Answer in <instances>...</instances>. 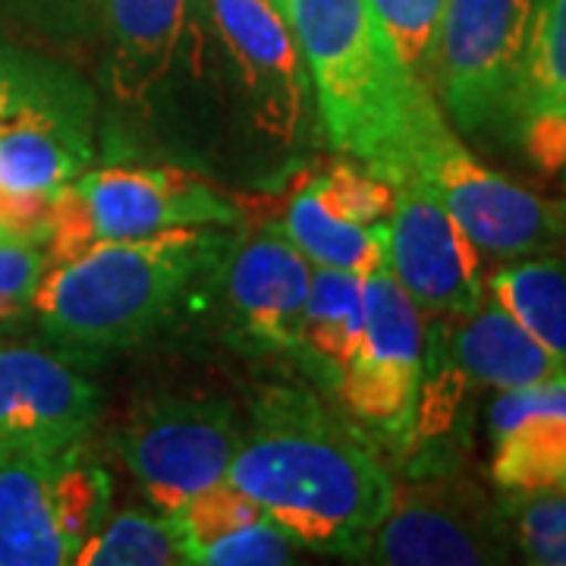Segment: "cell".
<instances>
[{"label": "cell", "mask_w": 566, "mask_h": 566, "mask_svg": "<svg viewBox=\"0 0 566 566\" xmlns=\"http://www.w3.org/2000/svg\"><path fill=\"white\" fill-rule=\"evenodd\" d=\"M296 542L271 516L227 532L196 554L192 564L202 566H281L293 564Z\"/></svg>", "instance_id": "cell-29"}, {"label": "cell", "mask_w": 566, "mask_h": 566, "mask_svg": "<svg viewBox=\"0 0 566 566\" xmlns=\"http://www.w3.org/2000/svg\"><path fill=\"white\" fill-rule=\"evenodd\" d=\"M7 240H29V237H22V233H17L13 227L0 223V243H7ZM32 243H39V240H32Z\"/></svg>", "instance_id": "cell-31"}, {"label": "cell", "mask_w": 566, "mask_h": 566, "mask_svg": "<svg viewBox=\"0 0 566 566\" xmlns=\"http://www.w3.org/2000/svg\"><path fill=\"white\" fill-rule=\"evenodd\" d=\"M48 268L44 243L7 240L0 243V324L20 322L32 312L35 290Z\"/></svg>", "instance_id": "cell-30"}, {"label": "cell", "mask_w": 566, "mask_h": 566, "mask_svg": "<svg viewBox=\"0 0 566 566\" xmlns=\"http://www.w3.org/2000/svg\"><path fill=\"white\" fill-rule=\"evenodd\" d=\"M400 61L431 85V63L447 0H368Z\"/></svg>", "instance_id": "cell-28"}, {"label": "cell", "mask_w": 566, "mask_h": 566, "mask_svg": "<svg viewBox=\"0 0 566 566\" xmlns=\"http://www.w3.org/2000/svg\"><path fill=\"white\" fill-rule=\"evenodd\" d=\"M227 482L296 545L324 554H368L397 494L378 453L296 387H271L252 403Z\"/></svg>", "instance_id": "cell-1"}, {"label": "cell", "mask_w": 566, "mask_h": 566, "mask_svg": "<svg viewBox=\"0 0 566 566\" xmlns=\"http://www.w3.org/2000/svg\"><path fill=\"white\" fill-rule=\"evenodd\" d=\"M327 142L378 177H403L406 139L434 92L394 51L368 0H286Z\"/></svg>", "instance_id": "cell-3"}, {"label": "cell", "mask_w": 566, "mask_h": 566, "mask_svg": "<svg viewBox=\"0 0 566 566\" xmlns=\"http://www.w3.org/2000/svg\"><path fill=\"white\" fill-rule=\"evenodd\" d=\"M189 0H104L107 82L123 104H142L167 80L180 51Z\"/></svg>", "instance_id": "cell-19"}, {"label": "cell", "mask_w": 566, "mask_h": 566, "mask_svg": "<svg viewBox=\"0 0 566 566\" xmlns=\"http://www.w3.org/2000/svg\"><path fill=\"white\" fill-rule=\"evenodd\" d=\"M488 296L566 359V259L520 255L485 281Z\"/></svg>", "instance_id": "cell-22"}, {"label": "cell", "mask_w": 566, "mask_h": 566, "mask_svg": "<svg viewBox=\"0 0 566 566\" xmlns=\"http://www.w3.org/2000/svg\"><path fill=\"white\" fill-rule=\"evenodd\" d=\"M510 547L501 504L460 472H428L397 485L368 554L390 566H475L504 564Z\"/></svg>", "instance_id": "cell-8"}, {"label": "cell", "mask_w": 566, "mask_h": 566, "mask_svg": "<svg viewBox=\"0 0 566 566\" xmlns=\"http://www.w3.org/2000/svg\"><path fill=\"white\" fill-rule=\"evenodd\" d=\"M308 286V259L286 240L281 227H264L223 262L233 334L259 353H300Z\"/></svg>", "instance_id": "cell-14"}, {"label": "cell", "mask_w": 566, "mask_h": 566, "mask_svg": "<svg viewBox=\"0 0 566 566\" xmlns=\"http://www.w3.org/2000/svg\"><path fill=\"white\" fill-rule=\"evenodd\" d=\"M92 161V117L25 114L0 126V192L51 205Z\"/></svg>", "instance_id": "cell-18"}, {"label": "cell", "mask_w": 566, "mask_h": 566, "mask_svg": "<svg viewBox=\"0 0 566 566\" xmlns=\"http://www.w3.org/2000/svg\"><path fill=\"white\" fill-rule=\"evenodd\" d=\"M268 3H271V7H277L283 17H286V0H268Z\"/></svg>", "instance_id": "cell-32"}, {"label": "cell", "mask_w": 566, "mask_h": 566, "mask_svg": "<svg viewBox=\"0 0 566 566\" xmlns=\"http://www.w3.org/2000/svg\"><path fill=\"white\" fill-rule=\"evenodd\" d=\"M237 202L174 167H107L66 182L48 208V264L92 245L133 243L182 227H233Z\"/></svg>", "instance_id": "cell-4"}, {"label": "cell", "mask_w": 566, "mask_h": 566, "mask_svg": "<svg viewBox=\"0 0 566 566\" xmlns=\"http://www.w3.org/2000/svg\"><path fill=\"white\" fill-rule=\"evenodd\" d=\"M111 482L76 450L0 453V566H63L102 526Z\"/></svg>", "instance_id": "cell-7"}, {"label": "cell", "mask_w": 566, "mask_h": 566, "mask_svg": "<svg viewBox=\"0 0 566 566\" xmlns=\"http://www.w3.org/2000/svg\"><path fill=\"white\" fill-rule=\"evenodd\" d=\"M365 331V277L315 268L303 312L300 353L340 378Z\"/></svg>", "instance_id": "cell-21"}, {"label": "cell", "mask_w": 566, "mask_h": 566, "mask_svg": "<svg viewBox=\"0 0 566 566\" xmlns=\"http://www.w3.org/2000/svg\"><path fill=\"white\" fill-rule=\"evenodd\" d=\"M25 114L92 117V95L70 70L0 39V126Z\"/></svg>", "instance_id": "cell-23"}, {"label": "cell", "mask_w": 566, "mask_h": 566, "mask_svg": "<svg viewBox=\"0 0 566 566\" xmlns=\"http://www.w3.org/2000/svg\"><path fill=\"white\" fill-rule=\"evenodd\" d=\"M501 513L528 564L566 566V488L504 491Z\"/></svg>", "instance_id": "cell-25"}, {"label": "cell", "mask_w": 566, "mask_h": 566, "mask_svg": "<svg viewBox=\"0 0 566 566\" xmlns=\"http://www.w3.org/2000/svg\"><path fill=\"white\" fill-rule=\"evenodd\" d=\"M80 566H177L186 564L180 538L167 513L126 510L95 528L76 551Z\"/></svg>", "instance_id": "cell-24"}, {"label": "cell", "mask_w": 566, "mask_h": 566, "mask_svg": "<svg viewBox=\"0 0 566 566\" xmlns=\"http://www.w3.org/2000/svg\"><path fill=\"white\" fill-rule=\"evenodd\" d=\"M312 186V192L322 199L327 211H334L337 218L349 223H363V227H378L390 221L394 211V182L378 177L368 167L356 164H334L315 177H305Z\"/></svg>", "instance_id": "cell-27"}, {"label": "cell", "mask_w": 566, "mask_h": 566, "mask_svg": "<svg viewBox=\"0 0 566 566\" xmlns=\"http://www.w3.org/2000/svg\"><path fill=\"white\" fill-rule=\"evenodd\" d=\"M98 416V390L35 346H0V453L76 450Z\"/></svg>", "instance_id": "cell-13"}, {"label": "cell", "mask_w": 566, "mask_h": 566, "mask_svg": "<svg viewBox=\"0 0 566 566\" xmlns=\"http://www.w3.org/2000/svg\"><path fill=\"white\" fill-rule=\"evenodd\" d=\"M243 431L221 400L167 397L145 403L123 424L117 447L148 501L174 513L227 479Z\"/></svg>", "instance_id": "cell-10"}, {"label": "cell", "mask_w": 566, "mask_h": 566, "mask_svg": "<svg viewBox=\"0 0 566 566\" xmlns=\"http://www.w3.org/2000/svg\"><path fill=\"white\" fill-rule=\"evenodd\" d=\"M532 7L535 0H447L431 88L460 133L510 136Z\"/></svg>", "instance_id": "cell-6"}, {"label": "cell", "mask_w": 566, "mask_h": 566, "mask_svg": "<svg viewBox=\"0 0 566 566\" xmlns=\"http://www.w3.org/2000/svg\"><path fill=\"white\" fill-rule=\"evenodd\" d=\"M510 139L535 170L566 182V0H535Z\"/></svg>", "instance_id": "cell-16"}, {"label": "cell", "mask_w": 566, "mask_h": 566, "mask_svg": "<svg viewBox=\"0 0 566 566\" xmlns=\"http://www.w3.org/2000/svg\"><path fill=\"white\" fill-rule=\"evenodd\" d=\"M281 230L312 268H331L359 277L387 268V223L363 227L337 218L305 180L286 202Z\"/></svg>", "instance_id": "cell-20"}, {"label": "cell", "mask_w": 566, "mask_h": 566, "mask_svg": "<svg viewBox=\"0 0 566 566\" xmlns=\"http://www.w3.org/2000/svg\"><path fill=\"white\" fill-rule=\"evenodd\" d=\"M262 516H268L262 506L227 479L218 485L205 488L196 497H189L186 504L177 506L174 513H167L170 526L180 538L186 564H192L202 547L223 538L227 532L245 526V523H255Z\"/></svg>", "instance_id": "cell-26"}, {"label": "cell", "mask_w": 566, "mask_h": 566, "mask_svg": "<svg viewBox=\"0 0 566 566\" xmlns=\"http://www.w3.org/2000/svg\"><path fill=\"white\" fill-rule=\"evenodd\" d=\"M387 221V271L422 315L465 318L485 303L482 249L416 177L394 182Z\"/></svg>", "instance_id": "cell-11"}, {"label": "cell", "mask_w": 566, "mask_h": 566, "mask_svg": "<svg viewBox=\"0 0 566 566\" xmlns=\"http://www.w3.org/2000/svg\"><path fill=\"white\" fill-rule=\"evenodd\" d=\"M422 371V312L381 268L365 277L363 340L337 378V394L365 428L403 444L416 438Z\"/></svg>", "instance_id": "cell-9"}, {"label": "cell", "mask_w": 566, "mask_h": 566, "mask_svg": "<svg viewBox=\"0 0 566 566\" xmlns=\"http://www.w3.org/2000/svg\"><path fill=\"white\" fill-rule=\"evenodd\" d=\"M447 356L469 385L516 390L566 375V359L535 340L491 296L472 315L447 318Z\"/></svg>", "instance_id": "cell-17"}, {"label": "cell", "mask_w": 566, "mask_h": 566, "mask_svg": "<svg viewBox=\"0 0 566 566\" xmlns=\"http://www.w3.org/2000/svg\"><path fill=\"white\" fill-rule=\"evenodd\" d=\"M230 249L221 227L92 245L44 268L32 312L57 344L123 349L151 337L199 283L221 271Z\"/></svg>", "instance_id": "cell-2"}, {"label": "cell", "mask_w": 566, "mask_h": 566, "mask_svg": "<svg viewBox=\"0 0 566 566\" xmlns=\"http://www.w3.org/2000/svg\"><path fill=\"white\" fill-rule=\"evenodd\" d=\"M491 479L501 491L566 488V375L501 390L488 409Z\"/></svg>", "instance_id": "cell-15"}, {"label": "cell", "mask_w": 566, "mask_h": 566, "mask_svg": "<svg viewBox=\"0 0 566 566\" xmlns=\"http://www.w3.org/2000/svg\"><path fill=\"white\" fill-rule=\"evenodd\" d=\"M403 177L424 182L469 240L494 259L538 255L566 237V208L475 158L447 123L434 92L419 104L409 129Z\"/></svg>", "instance_id": "cell-5"}, {"label": "cell", "mask_w": 566, "mask_h": 566, "mask_svg": "<svg viewBox=\"0 0 566 566\" xmlns=\"http://www.w3.org/2000/svg\"><path fill=\"white\" fill-rule=\"evenodd\" d=\"M214 32L233 61L255 126L290 142L305 117L308 76L290 20L268 0H208Z\"/></svg>", "instance_id": "cell-12"}]
</instances>
